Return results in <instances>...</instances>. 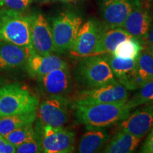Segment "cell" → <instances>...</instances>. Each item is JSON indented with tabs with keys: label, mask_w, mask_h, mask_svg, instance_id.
<instances>
[{
	"label": "cell",
	"mask_w": 153,
	"mask_h": 153,
	"mask_svg": "<svg viewBox=\"0 0 153 153\" xmlns=\"http://www.w3.org/2000/svg\"><path fill=\"white\" fill-rule=\"evenodd\" d=\"M117 80L128 90H135L139 88L136 73V60L122 58L112 54L104 55Z\"/></svg>",
	"instance_id": "8fae6325"
},
{
	"label": "cell",
	"mask_w": 153,
	"mask_h": 153,
	"mask_svg": "<svg viewBox=\"0 0 153 153\" xmlns=\"http://www.w3.org/2000/svg\"><path fill=\"white\" fill-rule=\"evenodd\" d=\"M32 125L33 124L24 126L14 130L5 135V139L11 145L16 147L17 145L29 140L30 139L39 137L38 135V133L35 131Z\"/></svg>",
	"instance_id": "d4e9b609"
},
{
	"label": "cell",
	"mask_w": 153,
	"mask_h": 153,
	"mask_svg": "<svg viewBox=\"0 0 153 153\" xmlns=\"http://www.w3.org/2000/svg\"><path fill=\"white\" fill-rule=\"evenodd\" d=\"M74 133L62 127L42 126V152L70 153L74 150Z\"/></svg>",
	"instance_id": "ba28073f"
},
{
	"label": "cell",
	"mask_w": 153,
	"mask_h": 153,
	"mask_svg": "<svg viewBox=\"0 0 153 153\" xmlns=\"http://www.w3.org/2000/svg\"><path fill=\"white\" fill-rule=\"evenodd\" d=\"M59 1H62V2H71V1H74L75 0H59Z\"/></svg>",
	"instance_id": "d6a6232c"
},
{
	"label": "cell",
	"mask_w": 153,
	"mask_h": 153,
	"mask_svg": "<svg viewBox=\"0 0 153 153\" xmlns=\"http://www.w3.org/2000/svg\"><path fill=\"white\" fill-rule=\"evenodd\" d=\"M110 135L104 128L88 129L82 137L78 148L81 153H94L98 152L109 140Z\"/></svg>",
	"instance_id": "d6986e66"
},
{
	"label": "cell",
	"mask_w": 153,
	"mask_h": 153,
	"mask_svg": "<svg viewBox=\"0 0 153 153\" xmlns=\"http://www.w3.org/2000/svg\"><path fill=\"white\" fill-rule=\"evenodd\" d=\"M36 3L40 4H44L48 3L51 0H34Z\"/></svg>",
	"instance_id": "1f68e13d"
},
{
	"label": "cell",
	"mask_w": 153,
	"mask_h": 153,
	"mask_svg": "<svg viewBox=\"0 0 153 153\" xmlns=\"http://www.w3.org/2000/svg\"><path fill=\"white\" fill-rule=\"evenodd\" d=\"M74 74L79 82L89 89L117 82L104 55L82 57Z\"/></svg>",
	"instance_id": "7a4b0ae2"
},
{
	"label": "cell",
	"mask_w": 153,
	"mask_h": 153,
	"mask_svg": "<svg viewBox=\"0 0 153 153\" xmlns=\"http://www.w3.org/2000/svg\"><path fill=\"white\" fill-rule=\"evenodd\" d=\"M30 44L33 54H52L54 43L48 22L41 14L30 16Z\"/></svg>",
	"instance_id": "9c48e42d"
},
{
	"label": "cell",
	"mask_w": 153,
	"mask_h": 153,
	"mask_svg": "<svg viewBox=\"0 0 153 153\" xmlns=\"http://www.w3.org/2000/svg\"><path fill=\"white\" fill-rule=\"evenodd\" d=\"M4 4V0H0V7H1Z\"/></svg>",
	"instance_id": "836d02e7"
},
{
	"label": "cell",
	"mask_w": 153,
	"mask_h": 153,
	"mask_svg": "<svg viewBox=\"0 0 153 153\" xmlns=\"http://www.w3.org/2000/svg\"><path fill=\"white\" fill-rule=\"evenodd\" d=\"M16 147L9 143L5 137L0 135V153H14Z\"/></svg>",
	"instance_id": "f1b7e54d"
},
{
	"label": "cell",
	"mask_w": 153,
	"mask_h": 153,
	"mask_svg": "<svg viewBox=\"0 0 153 153\" xmlns=\"http://www.w3.org/2000/svg\"><path fill=\"white\" fill-rule=\"evenodd\" d=\"M31 54L33 53L30 48L0 41V69L9 70L25 65Z\"/></svg>",
	"instance_id": "e0dca14e"
},
{
	"label": "cell",
	"mask_w": 153,
	"mask_h": 153,
	"mask_svg": "<svg viewBox=\"0 0 153 153\" xmlns=\"http://www.w3.org/2000/svg\"><path fill=\"white\" fill-rule=\"evenodd\" d=\"M38 80L41 90L48 97H65L72 88V76L69 67L53 70Z\"/></svg>",
	"instance_id": "5bb4252c"
},
{
	"label": "cell",
	"mask_w": 153,
	"mask_h": 153,
	"mask_svg": "<svg viewBox=\"0 0 153 153\" xmlns=\"http://www.w3.org/2000/svg\"><path fill=\"white\" fill-rule=\"evenodd\" d=\"M142 43L135 38H131L121 42L113 51V55L122 58H130L136 60L143 51Z\"/></svg>",
	"instance_id": "603a6c76"
},
{
	"label": "cell",
	"mask_w": 153,
	"mask_h": 153,
	"mask_svg": "<svg viewBox=\"0 0 153 153\" xmlns=\"http://www.w3.org/2000/svg\"><path fill=\"white\" fill-rule=\"evenodd\" d=\"M152 22L153 19L150 13L139 2L128 14L121 28L141 43L145 44V38Z\"/></svg>",
	"instance_id": "9a60e30c"
},
{
	"label": "cell",
	"mask_w": 153,
	"mask_h": 153,
	"mask_svg": "<svg viewBox=\"0 0 153 153\" xmlns=\"http://www.w3.org/2000/svg\"><path fill=\"white\" fill-rule=\"evenodd\" d=\"M101 28L94 19H89L82 24L69 52L74 57L91 56L97 46Z\"/></svg>",
	"instance_id": "30bf717a"
},
{
	"label": "cell",
	"mask_w": 153,
	"mask_h": 153,
	"mask_svg": "<svg viewBox=\"0 0 153 153\" xmlns=\"http://www.w3.org/2000/svg\"><path fill=\"white\" fill-rule=\"evenodd\" d=\"M136 73L139 87L153 80V57L146 51H141L136 60Z\"/></svg>",
	"instance_id": "7402d4cb"
},
{
	"label": "cell",
	"mask_w": 153,
	"mask_h": 153,
	"mask_svg": "<svg viewBox=\"0 0 153 153\" xmlns=\"http://www.w3.org/2000/svg\"><path fill=\"white\" fill-rule=\"evenodd\" d=\"M32 0H4L7 8L13 10L22 11L29 6Z\"/></svg>",
	"instance_id": "4316f807"
},
{
	"label": "cell",
	"mask_w": 153,
	"mask_h": 153,
	"mask_svg": "<svg viewBox=\"0 0 153 153\" xmlns=\"http://www.w3.org/2000/svg\"><path fill=\"white\" fill-rule=\"evenodd\" d=\"M145 44L153 45V22L150 25V28H149L148 33L147 34L146 38H145Z\"/></svg>",
	"instance_id": "f546056e"
},
{
	"label": "cell",
	"mask_w": 153,
	"mask_h": 153,
	"mask_svg": "<svg viewBox=\"0 0 153 153\" xmlns=\"http://www.w3.org/2000/svg\"><path fill=\"white\" fill-rule=\"evenodd\" d=\"M145 45H146L144 48L145 51L153 57V45H150V44H145Z\"/></svg>",
	"instance_id": "4dcf8cb0"
},
{
	"label": "cell",
	"mask_w": 153,
	"mask_h": 153,
	"mask_svg": "<svg viewBox=\"0 0 153 153\" xmlns=\"http://www.w3.org/2000/svg\"><path fill=\"white\" fill-rule=\"evenodd\" d=\"M37 117L36 111L11 115L0 118V135L4 137L14 130L24 126L31 125Z\"/></svg>",
	"instance_id": "44dd1931"
},
{
	"label": "cell",
	"mask_w": 153,
	"mask_h": 153,
	"mask_svg": "<svg viewBox=\"0 0 153 153\" xmlns=\"http://www.w3.org/2000/svg\"><path fill=\"white\" fill-rule=\"evenodd\" d=\"M25 67L30 76L39 79L53 70L69 66L66 61L57 55L31 54L28 57Z\"/></svg>",
	"instance_id": "2e32d148"
},
{
	"label": "cell",
	"mask_w": 153,
	"mask_h": 153,
	"mask_svg": "<svg viewBox=\"0 0 153 153\" xmlns=\"http://www.w3.org/2000/svg\"><path fill=\"white\" fill-rule=\"evenodd\" d=\"M126 103L72 105L78 122L87 129L104 128L129 116L131 108Z\"/></svg>",
	"instance_id": "6da1fadb"
},
{
	"label": "cell",
	"mask_w": 153,
	"mask_h": 153,
	"mask_svg": "<svg viewBox=\"0 0 153 153\" xmlns=\"http://www.w3.org/2000/svg\"><path fill=\"white\" fill-rule=\"evenodd\" d=\"M140 152L153 153V128L140 149Z\"/></svg>",
	"instance_id": "83f0119b"
},
{
	"label": "cell",
	"mask_w": 153,
	"mask_h": 153,
	"mask_svg": "<svg viewBox=\"0 0 153 153\" xmlns=\"http://www.w3.org/2000/svg\"><path fill=\"white\" fill-rule=\"evenodd\" d=\"M120 122L119 131L143 138L153 128V106L145 104Z\"/></svg>",
	"instance_id": "7c38bea8"
},
{
	"label": "cell",
	"mask_w": 153,
	"mask_h": 153,
	"mask_svg": "<svg viewBox=\"0 0 153 153\" xmlns=\"http://www.w3.org/2000/svg\"><path fill=\"white\" fill-rule=\"evenodd\" d=\"M131 38L133 36L121 27L101 28L97 46L91 56L112 53L118 44Z\"/></svg>",
	"instance_id": "ac0fdd59"
},
{
	"label": "cell",
	"mask_w": 153,
	"mask_h": 153,
	"mask_svg": "<svg viewBox=\"0 0 153 153\" xmlns=\"http://www.w3.org/2000/svg\"><path fill=\"white\" fill-rule=\"evenodd\" d=\"M147 104L151 105V106H153V101H152V102H150V103H148V104Z\"/></svg>",
	"instance_id": "e575fe53"
},
{
	"label": "cell",
	"mask_w": 153,
	"mask_h": 153,
	"mask_svg": "<svg viewBox=\"0 0 153 153\" xmlns=\"http://www.w3.org/2000/svg\"><path fill=\"white\" fill-rule=\"evenodd\" d=\"M153 101V80L148 81L138 88V91L132 98L126 101V105L131 109L140 105H145Z\"/></svg>",
	"instance_id": "cb8c5ba5"
},
{
	"label": "cell",
	"mask_w": 153,
	"mask_h": 153,
	"mask_svg": "<svg viewBox=\"0 0 153 153\" xmlns=\"http://www.w3.org/2000/svg\"><path fill=\"white\" fill-rule=\"evenodd\" d=\"M38 104L36 96L17 84L0 89V118L36 111Z\"/></svg>",
	"instance_id": "277c9868"
},
{
	"label": "cell",
	"mask_w": 153,
	"mask_h": 153,
	"mask_svg": "<svg viewBox=\"0 0 153 153\" xmlns=\"http://www.w3.org/2000/svg\"><path fill=\"white\" fill-rule=\"evenodd\" d=\"M82 19L71 11L62 12L55 16L52 21V34L54 43V52H68L73 45Z\"/></svg>",
	"instance_id": "5b68a950"
},
{
	"label": "cell",
	"mask_w": 153,
	"mask_h": 153,
	"mask_svg": "<svg viewBox=\"0 0 153 153\" xmlns=\"http://www.w3.org/2000/svg\"><path fill=\"white\" fill-rule=\"evenodd\" d=\"M70 101L65 97H48L38 104L36 114L42 126L63 127L69 120Z\"/></svg>",
	"instance_id": "52a82bcc"
},
{
	"label": "cell",
	"mask_w": 153,
	"mask_h": 153,
	"mask_svg": "<svg viewBox=\"0 0 153 153\" xmlns=\"http://www.w3.org/2000/svg\"><path fill=\"white\" fill-rule=\"evenodd\" d=\"M41 152V138L40 139L39 137L30 139L16 147V152L17 153H37Z\"/></svg>",
	"instance_id": "484cf974"
},
{
	"label": "cell",
	"mask_w": 153,
	"mask_h": 153,
	"mask_svg": "<svg viewBox=\"0 0 153 153\" xmlns=\"http://www.w3.org/2000/svg\"><path fill=\"white\" fill-rule=\"evenodd\" d=\"M142 138L127 132L119 131L115 134L104 149L106 153H131L135 150Z\"/></svg>",
	"instance_id": "ffe728a7"
},
{
	"label": "cell",
	"mask_w": 153,
	"mask_h": 153,
	"mask_svg": "<svg viewBox=\"0 0 153 153\" xmlns=\"http://www.w3.org/2000/svg\"><path fill=\"white\" fill-rule=\"evenodd\" d=\"M128 90L118 82L102 87L91 88L80 91L74 98L72 105L126 103L128 99Z\"/></svg>",
	"instance_id": "8992f818"
},
{
	"label": "cell",
	"mask_w": 153,
	"mask_h": 153,
	"mask_svg": "<svg viewBox=\"0 0 153 153\" xmlns=\"http://www.w3.org/2000/svg\"><path fill=\"white\" fill-rule=\"evenodd\" d=\"M139 1L137 0H102L101 15L109 27H122L128 14Z\"/></svg>",
	"instance_id": "4fadbf2b"
},
{
	"label": "cell",
	"mask_w": 153,
	"mask_h": 153,
	"mask_svg": "<svg viewBox=\"0 0 153 153\" xmlns=\"http://www.w3.org/2000/svg\"><path fill=\"white\" fill-rule=\"evenodd\" d=\"M30 20V16H25L22 11L11 9H1L0 41L31 48Z\"/></svg>",
	"instance_id": "3957f363"
}]
</instances>
